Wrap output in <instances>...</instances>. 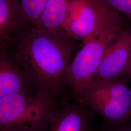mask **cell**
<instances>
[{
  "label": "cell",
  "instance_id": "obj_1",
  "mask_svg": "<svg viewBox=\"0 0 131 131\" xmlns=\"http://www.w3.org/2000/svg\"><path fill=\"white\" fill-rule=\"evenodd\" d=\"M75 41L63 31H51L29 25L8 47L15 61L38 88L46 89L60 100L68 88L66 77L77 48Z\"/></svg>",
  "mask_w": 131,
  "mask_h": 131
},
{
  "label": "cell",
  "instance_id": "obj_2",
  "mask_svg": "<svg viewBox=\"0 0 131 131\" xmlns=\"http://www.w3.org/2000/svg\"><path fill=\"white\" fill-rule=\"evenodd\" d=\"M58 100L46 89L0 100V131H44Z\"/></svg>",
  "mask_w": 131,
  "mask_h": 131
},
{
  "label": "cell",
  "instance_id": "obj_3",
  "mask_svg": "<svg viewBox=\"0 0 131 131\" xmlns=\"http://www.w3.org/2000/svg\"><path fill=\"white\" fill-rule=\"evenodd\" d=\"M123 22L105 29L84 45L70 63L66 81L75 102L83 103L84 89L93 79L109 45L123 31Z\"/></svg>",
  "mask_w": 131,
  "mask_h": 131
},
{
  "label": "cell",
  "instance_id": "obj_4",
  "mask_svg": "<svg viewBox=\"0 0 131 131\" xmlns=\"http://www.w3.org/2000/svg\"><path fill=\"white\" fill-rule=\"evenodd\" d=\"M121 79L92 80L83 96V103L112 126L131 121V88Z\"/></svg>",
  "mask_w": 131,
  "mask_h": 131
},
{
  "label": "cell",
  "instance_id": "obj_5",
  "mask_svg": "<svg viewBox=\"0 0 131 131\" xmlns=\"http://www.w3.org/2000/svg\"><path fill=\"white\" fill-rule=\"evenodd\" d=\"M121 22V15L103 0H71L62 29L84 43L105 29Z\"/></svg>",
  "mask_w": 131,
  "mask_h": 131
},
{
  "label": "cell",
  "instance_id": "obj_6",
  "mask_svg": "<svg viewBox=\"0 0 131 131\" xmlns=\"http://www.w3.org/2000/svg\"><path fill=\"white\" fill-rule=\"evenodd\" d=\"M59 100L49 121V131H93V117L85 105Z\"/></svg>",
  "mask_w": 131,
  "mask_h": 131
},
{
  "label": "cell",
  "instance_id": "obj_7",
  "mask_svg": "<svg viewBox=\"0 0 131 131\" xmlns=\"http://www.w3.org/2000/svg\"><path fill=\"white\" fill-rule=\"evenodd\" d=\"M40 89L15 61L8 44L0 48V100L19 92H35Z\"/></svg>",
  "mask_w": 131,
  "mask_h": 131
},
{
  "label": "cell",
  "instance_id": "obj_8",
  "mask_svg": "<svg viewBox=\"0 0 131 131\" xmlns=\"http://www.w3.org/2000/svg\"><path fill=\"white\" fill-rule=\"evenodd\" d=\"M131 50V30H124L107 47L93 80L121 79Z\"/></svg>",
  "mask_w": 131,
  "mask_h": 131
},
{
  "label": "cell",
  "instance_id": "obj_9",
  "mask_svg": "<svg viewBox=\"0 0 131 131\" xmlns=\"http://www.w3.org/2000/svg\"><path fill=\"white\" fill-rule=\"evenodd\" d=\"M29 25L19 0H0V48Z\"/></svg>",
  "mask_w": 131,
  "mask_h": 131
},
{
  "label": "cell",
  "instance_id": "obj_10",
  "mask_svg": "<svg viewBox=\"0 0 131 131\" xmlns=\"http://www.w3.org/2000/svg\"><path fill=\"white\" fill-rule=\"evenodd\" d=\"M71 0H47L41 26L51 31H63L62 26Z\"/></svg>",
  "mask_w": 131,
  "mask_h": 131
},
{
  "label": "cell",
  "instance_id": "obj_11",
  "mask_svg": "<svg viewBox=\"0 0 131 131\" xmlns=\"http://www.w3.org/2000/svg\"><path fill=\"white\" fill-rule=\"evenodd\" d=\"M28 23L32 26H41L40 22L47 0H19Z\"/></svg>",
  "mask_w": 131,
  "mask_h": 131
},
{
  "label": "cell",
  "instance_id": "obj_12",
  "mask_svg": "<svg viewBox=\"0 0 131 131\" xmlns=\"http://www.w3.org/2000/svg\"><path fill=\"white\" fill-rule=\"evenodd\" d=\"M108 6L118 14L131 18V0H103Z\"/></svg>",
  "mask_w": 131,
  "mask_h": 131
},
{
  "label": "cell",
  "instance_id": "obj_13",
  "mask_svg": "<svg viewBox=\"0 0 131 131\" xmlns=\"http://www.w3.org/2000/svg\"><path fill=\"white\" fill-rule=\"evenodd\" d=\"M121 79L127 83L131 80V50L126 65L123 71Z\"/></svg>",
  "mask_w": 131,
  "mask_h": 131
},
{
  "label": "cell",
  "instance_id": "obj_14",
  "mask_svg": "<svg viewBox=\"0 0 131 131\" xmlns=\"http://www.w3.org/2000/svg\"><path fill=\"white\" fill-rule=\"evenodd\" d=\"M107 131H131V121L126 124L113 126V127Z\"/></svg>",
  "mask_w": 131,
  "mask_h": 131
}]
</instances>
